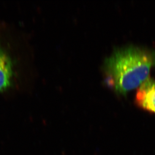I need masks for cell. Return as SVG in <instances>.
<instances>
[{"label":"cell","instance_id":"obj_2","mask_svg":"<svg viewBox=\"0 0 155 155\" xmlns=\"http://www.w3.org/2000/svg\"><path fill=\"white\" fill-rule=\"evenodd\" d=\"M139 107L155 113V80L148 78L139 86L136 95Z\"/></svg>","mask_w":155,"mask_h":155},{"label":"cell","instance_id":"obj_1","mask_svg":"<svg viewBox=\"0 0 155 155\" xmlns=\"http://www.w3.org/2000/svg\"><path fill=\"white\" fill-rule=\"evenodd\" d=\"M155 65V50L135 46L118 49L105 61L106 82L125 95L148 79Z\"/></svg>","mask_w":155,"mask_h":155},{"label":"cell","instance_id":"obj_3","mask_svg":"<svg viewBox=\"0 0 155 155\" xmlns=\"http://www.w3.org/2000/svg\"><path fill=\"white\" fill-rule=\"evenodd\" d=\"M13 76V66L9 56L0 48V92L10 86Z\"/></svg>","mask_w":155,"mask_h":155}]
</instances>
